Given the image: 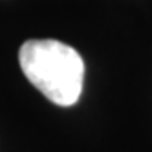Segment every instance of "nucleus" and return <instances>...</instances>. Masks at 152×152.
<instances>
[{
  "label": "nucleus",
  "mask_w": 152,
  "mask_h": 152,
  "mask_svg": "<svg viewBox=\"0 0 152 152\" xmlns=\"http://www.w3.org/2000/svg\"><path fill=\"white\" fill-rule=\"evenodd\" d=\"M18 62L28 81L51 103L72 106L79 101L84 62L77 50L53 39H31L20 46Z\"/></svg>",
  "instance_id": "f257e3e1"
}]
</instances>
